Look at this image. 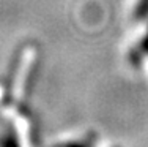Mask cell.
I'll use <instances>...</instances> for the list:
<instances>
[{
	"label": "cell",
	"mask_w": 148,
	"mask_h": 147,
	"mask_svg": "<svg viewBox=\"0 0 148 147\" xmlns=\"http://www.w3.org/2000/svg\"><path fill=\"white\" fill-rule=\"evenodd\" d=\"M145 55H148V29H147V33L143 35V38L139 41V44L129 51L128 59H129V62H131L132 65L137 66L140 62H142V59L145 57Z\"/></svg>",
	"instance_id": "cell-1"
},
{
	"label": "cell",
	"mask_w": 148,
	"mask_h": 147,
	"mask_svg": "<svg viewBox=\"0 0 148 147\" xmlns=\"http://www.w3.org/2000/svg\"><path fill=\"white\" fill-rule=\"evenodd\" d=\"M66 147H91V142H74V144H69Z\"/></svg>",
	"instance_id": "cell-3"
},
{
	"label": "cell",
	"mask_w": 148,
	"mask_h": 147,
	"mask_svg": "<svg viewBox=\"0 0 148 147\" xmlns=\"http://www.w3.org/2000/svg\"><path fill=\"white\" fill-rule=\"evenodd\" d=\"M134 17L137 21H145L148 17V0H137L136 10H134Z\"/></svg>",
	"instance_id": "cell-2"
}]
</instances>
